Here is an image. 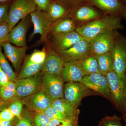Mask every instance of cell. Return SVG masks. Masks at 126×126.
<instances>
[{
  "label": "cell",
  "mask_w": 126,
  "mask_h": 126,
  "mask_svg": "<svg viewBox=\"0 0 126 126\" xmlns=\"http://www.w3.org/2000/svg\"><path fill=\"white\" fill-rule=\"evenodd\" d=\"M122 19L115 16L105 15L94 20L77 26L75 31L89 41L98 35L107 32L123 30Z\"/></svg>",
  "instance_id": "6da1fadb"
},
{
  "label": "cell",
  "mask_w": 126,
  "mask_h": 126,
  "mask_svg": "<svg viewBox=\"0 0 126 126\" xmlns=\"http://www.w3.org/2000/svg\"><path fill=\"white\" fill-rule=\"evenodd\" d=\"M36 10L33 0H14L10 6L6 23L12 29L20 21Z\"/></svg>",
  "instance_id": "7a4b0ae2"
},
{
  "label": "cell",
  "mask_w": 126,
  "mask_h": 126,
  "mask_svg": "<svg viewBox=\"0 0 126 126\" xmlns=\"http://www.w3.org/2000/svg\"><path fill=\"white\" fill-rule=\"evenodd\" d=\"M31 22L34 25V30L29 36V40L31 41L35 35H40V43L45 44L48 40L49 36L52 22L46 12L36 10L30 14Z\"/></svg>",
  "instance_id": "3957f363"
},
{
  "label": "cell",
  "mask_w": 126,
  "mask_h": 126,
  "mask_svg": "<svg viewBox=\"0 0 126 126\" xmlns=\"http://www.w3.org/2000/svg\"><path fill=\"white\" fill-rule=\"evenodd\" d=\"M113 69L122 78L126 75V37L117 32L112 52Z\"/></svg>",
  "instance_id": "277c9868"
},
{
  "label": "cell",
  "mask_w": 126,
  "mask_h": 126,
  "mask_svg": "<svg viewBox=\"0 0 126 126\" xmlns=\"http://www.w3.org/2000/svg\"><path fill=\"white\" fill-rule=\"evenodd\" d=\"M64 82L61 75H54L43 72L41 90L53 101L63 98Z\"/></svg>",
  "instance_id": "5b68a950"
},
{
  "label": "cell",
  "mask_w": 126,
  "mask_h": 126,
  "mask_svg": "<svg viewBox=\"0 0 126 126\" xmlns=\"http://www.w3.org/2000/svg\"><path fill=\"white\" fill-rule=\"evenodd\" d=\"M112 96V101L115 105L124 114V96L126 86V78H122L114 70L109 72L106 75Z\"/></svg>",
  "instance_id": "8992f818"
},
{
  "label": "cell",
  "mask_w": 126,
  "mask_h": 126,
  "mask_svg": "<svg viewBox=\"0 0 126 126\" xmlns=\"http://www.w3.org/2000/svg\"><path fill=\"white\" fill-rule=\"evenodd\" d=\"M99 9L105 15L117 16L126 21V6L121 0H84Z\"/></svg>",
  "instance_id": "52a82bcc"
},
{
  "label": "cell",
  "mask_w": 126,
  "mask_h": 126,
  "mask_svg": "<svg viewBox=\"0 0 126 126\" xmlns=\"http://www.w3.org/2000/svg\"><path fill=\"white\" fill-rule=\"evenodd\" d=\"M79 82L88 89H92L112 101L110 86L106 76L100 73L93 74L85 76Z\"/></svg>",
  "instance_id": "ba28073f"
},
{
  "label": "cell",
  "mask_w": 126,
  "mask_h": 126,
  "mask_svg": "<svg viewBox=\"0 0 126 126\" xmlns=\"http://www.w3.org/2000/svg\"><path fill=\"white\" fill-rule=\"evenodd\" d=\"M43 72L41 71L28 78L17 79L15 82L16 97L24 98L41 90Z\"/></svg>",
  "instance_id": "9c48e42d"
},
{
  "label": "cell",
  "mask_w": 126,
  "mask_h": 126,
  "mask_svg": "<svg viewBox=\"0 0 126 126\" xmlns=\"http://www.w3.org/2000/svg\"><path fill=\"white\" fill-rule=\"evenodd\" d=\"M88 4H84L82 3L70 9L69 17L74 20L77 26L105 15L102 12Z\"/></svg>",
  "instance_id": "30bf717a"
},
{
  "label": "cell",
  "mask_w": 126,
  "mask_h": 126,
  "mask_svg": "<svg viewBox=\"0 0 126 126\" xmlns=\"http://www.w3.org/2000/svg\"><path fill=\"white\" fill-rule=\"evenodd\" d=\"M58 54L64 62L66 63L82 60L93 54L90 41L85 39Z\"/></svg>",
  "instance_id": "8fae6325"
},
{
  "label": "cell",
  "mask_w": 126,
  "mask_h": 126,
  "mask_svg": "<svg viewBox=\"0 0 126 126\" xmlns=\"http://www.w3.org/2000/svg\"><path fill=\"white\" fill-rule=\"evenodd\" d=\"M117 30L100 34L90 41L92 53L94 55L112 52Z\"/></svg>",
  "instance_id": "7c38bea8"
},
{
  "label": "cell",
  "mask_w": 126,
  "mask_h": 126,
  "mask_svg": "<svg viewBox=\"0 0 126 126\" xmlns=\"http://www.w3.org/2000/svg\"><path fill=\"white\" fill-rule=\"evenodd\" d=\"M84 39L76 31L50 37L48 40L50 46L56 53L68 49L76 43Z\"/></svg>",
  "instance_id": "4fadbf2b"
},
{
  "label": "cell",
  "mask_w": 126,
  "mask_h": 126,
  "mask_svg": "<svg viewBox=\"0 0 126 126\" xmlns=\"http://www.w3.org/2000/svg\"><path fill=\"white\" fill-rule=\"evenodd\" d=\"M31 22L30 15L21 19L10 32L9 36V42L18 47L27 46L26 35Z\"/></svg>",
  "instance_id": "5bb4252c"
},
{
  "label": "cell",
  "mask_w": 126,
  "mask_h": 126,
  "mask_svg": "<svg viewBox=\"0 0 126 126\" xmlns=\"http://www.w3.org/2000/svg\"><path fill=\"white\" fill-rule=\"evenodd\" d=\"M1 46L4 50L5 56L11 62L16 73H18L25 57L27 46H15L9 41L3 43Z\"/></svg>",
  "instance_id": "9a60e30c"
},
{
  "label": "cell",
  "mask_w": 126,
  "mask_h": 126,
  "mask_svg": "<svg viewBox=\"0 0 126 126\" xmlns=\"http://www.w3.org/2000/svg\"><path fill=\"white\" fill-rule=\"evenodd\" d=\"M88 89L79 82L66 83L64 86L63 98L78 107L82 99L88 93Z\"/></svg>",
  "instance_id": "2e32d148"
},
{
  "label": "cell",
  "mask_w": 126,
  "mask_h": 126,
  "mask_svg": "<svg viewBox=\"0 0 126 126\" xmlns=\"http://www.w3.org/2000/svg\"><path fill=\"white\" fill-rule=\"evenodd\" d=\"M47 49V55L43 64L42 72L50 74L61 75L64 63L61 56L50 46L48 42L45 44Z\"/></svg>",
  "instance_id": "e0dca14e"
},
{
  "label": "cell",
  "mask_w": 126,
  "mask_h": 126,
  "mask_svg": "<svg viewBox=\"0 0 126 126\" xmlns=\"http://www.w3.org/2000/svg\"><path fill=\"white\" fill-rule=\"evenodd\" d=\"M21 101L28 108L36 112L45 110L51 106L52 102L41 90Z\"/></svg>",
  "instance_id": "ac0fdd59"
},
{
  "label": "cell",
  "mask_w": 126,
  "mask_h": 126,
  "mask_svg": "<svg viewBox=\"0 0 126 126\" xmlns=\"http://www.w3.org/2000/svg\"><path fill=\"white\" fill-rule=\"evenodd\" d=\"M64 83L80 82L86 75L78 61L64 62L61 72Z\"/></svg>",
  "instance_id": "d6986e66"
},
{
  "label": "cell",
  "mask_w": 126,
  "mask_h": 126,
  "mask_svg": "<svg viewBox=\"0 0 126 126\" xmlns=\"http://www.w3.org/2000/svg\"><path fill=\"white\" fill-rule=\"evenodd\" d=\"M51 106L65 115L69 120L78 125L79 115L80 113L78 107L72 105L64 98L52 101Z\"/></svg>",
  "instance_id": "ffe728a7"
},
{
  "label": "cell",
  "mask_w": 126,
  "mask_h": 126,
  "mask_svg": "<svg viewBox=\"0 0 126 126\" xmlns=\"http://www.w3.org/2000/svg\"><path fill=\"white\" fill-rule=\"evenodd\" d=\"M71 9L63 3L52 0L46 12L49 19L53 23L69 16Z\"/></svg>",
  "instance_id": "44dd1931"
},
{
  "label": "cell",
  "mask_w": 126,
  "mask_h": 126,
  "mask_svg": "<svg viewBox=\"0 0 126 126\" xmlns=\"http://www.w3.org/2000/svg\"><path fill=\"white\" fill-rule=\"evenodd\" d=\"M77 27L74 20L69 16L60 19L52 23L49 38L57 35L75 31Z\"/></svg>",
  "instance_id": "7402d4cb"
},
{
  "label": "cell",
  "mask_w": 126,
  "mask_h": 126,
  "mask_svg": "<svg viewBox=\"0 0 126 126\" xmlns=\"http://www.w3.org/2000/svg\"><path fill=\"white\" fill-rule=\"evenodd\" d=\"M94 55L98 61L101 74L106 76L109 72L114 70L112 52Z\"/></svg>",
  "instance_id": "603a6c76"
},
{
  "label": "cell",
  "mask_w": 126,
  "mask_h": 126,
  "mask_svg": "<svg viewBox=\"0 0 126 126\" xmlns=\"http://www.w3.org/2000/svg\"><path fill=\"white\" fill-rule=\"evenodd\" d=\"M86 76L94 73H100L98 63L93 54L86 58L78 61Z\"/></svg>",
  "instance_id": "cb8c5ba5"
},
{
  "label": "cell",
  "mask_w": 126,
  "mask_h": 126,
  "mask_svg": "<svg viewBox=\"0 0 126 126\" xmlns=\"http://www.w3.org/2000/svg\"><path fill=\"white\" fill-rule=\"evenodd\" d=\"M0 97L4 101L11 103L16 97L15 82L10 81L3 86H0Z\"/></svg>",
  "instance_id": "d4e9b609"
},
{
  "label": "cell",
  "mask_w": 126,
  "mask_h": 126,
  "mask_svg": "<svg viewBox=\"0 0 126 126\" xmlns=\"http://www.w3.org/2000/svg\"><path fill=\"white\" fill-rule=\"evenodd\" d=\"M46 55L47 49L45 46L41 50L34 49L32 53L27 56L23 65L43 64Z\"/></svg>",
  "instance_id": "484cf974"
},
{
  "label": "cell",
  "mask_w": 126,
  "mask_h": 126,
  "mask_svg": "<svg viewBox=\"0 0 126 126\" xmlns=\"http://www.w3.org/2000/svg\"><path fill=\"white\" fill-rule=\"evenodd\" d=\"M43 64L23 65L17 76V79L30 78L41 72Z\"/></svg>",
  "instance_id": "4316f807"
},
{
  "label": "cell",
  "mask_w": 126,
  "mask_h": 126,
  "mask_svg": "<svg viewBox=\"0 0 126 126\" xmlns=\"http://www.w3.org/2000/svg\"><path fill=\"white\" fill-rule=\"evenodd\" d=\"M2 50V47L0 46V65L8 75L10 81L15 82L17 80V75L10 65Z\"/></svg>",
  "instance_id": "83f0119b"
},
{
  "label": "cell",
  "mask_w": 126,
  "mask_h": 126,
  "mask_svg": "<svg viewBox=\"0 0 126 126\" xmlns=\"http://www.w3.org/2000/svg\"><path fill=\"white\" fill-rule=\"evenodd\" d=\"M121 120L122 118L116 115L107 116L99 122L98 126H123Z\"/></svg>",
  "instance_id": "f1b7e54d"
},
{
  "label": "cell",
  "mask_w": 126,
  "mask_h": 126,
  "mask_svg": "<svg viewBox=\"0 0 126 126\" xmlns=\"http://www.w3.org/2000/svg\"><path fill=\"white\" fill-rule=\"evenodd\" d=\"M23 104L21 100L16 99L9 104L7 107L15 117L20 119L22 117L21 113L23 110Z\"/></svg>",
  "instance_id": "f546056e"
},
{
  "label": "cell",
  "mask_w": 126,
  "mask_h": 126,
  "mask_svg": "<svg viewBox=\"0 0 126 126\" xmlns=\"http://www.w3.org/2000/svg\"><path fill=\"white\" fill-rule=\"evenodd\" d=\"M42 112L44 113L50 120L58 119L60 120H69L65 115L56 110L52 106H50Z\"/></svg>",
  "instance_id": "4dcf8cb0"
},
{
  "label": "cell",
  "mask_w": 126,
  "mask_h": 126,
  "mask_svg": "<svg viewBox=\"0 0 126 126\" xmlns=\"http://www.w3.org/2000/svg\"><path fill=\"white\" fill-rule=\"evenodd\" d=\"M12 1L0 4V25L7 22L8 13Z\"/></svg>",
  "instance_id": "1f68e13d"
},
{
  "label": "cell",
  "mask_w": 126,
  "mask_h": 126,
  "mask_svg": "<svg viewBox=\"0 0 126 126\" xmlns=\"http://www.w3.org/2000/svg\"><path fill=\"white\" fill-rule=\"evenodd\" d=\"M11 30L6 23L0 25V46L3 43L9 41V33Z\"/></svg>",
  "instance_id": "d6a6232c"
},
{
  "label": "cell",
  "mask_w": 126,
  "mask_h": 126,
  "mask_svg": "<svg viewBox=\"0 0 126 126\" xmlns=\"http://www.w3.org/2000/svg\"><path fill=\"white\" fill-rule=\"evenodd\" d=\"M50 119L44 113L37 112L34 117V122L36 126H48Z\"/></svg>",
  "instance_id": "836d02e7"
},
{
  "label": "cell",
  "mask_w": 126,
  "mask_h": 126,
  "mask_svg": "<svg viewBox=\"0 0 126 126\" xmlns=\"http://www.w3.org/2000/svg\"><path fill=\"white\" fill-rule=\"evenodd\" d=\"M36 10L46 12L52 0H33Z\"/></svg>",
  "instance_id": "e575fe53"
},
{
  "label": "cell",
  "mask_w": 126,
  "mask_h": 126,
  "mask_svg": "<svg viewBox=\"0 0 126 126\" xmlns=\"http://www.w3.org/2000/svg\"><path fill=\"white\" fill-rule=\"evenodd\" d=\"M15 117L8 107L4 109L0 113V121H13Z\"/></svg>",
  "instance_id": "d590c367"
},
{
  "label": "cell",
  "mask_w": 126,
  "mask_h": 126,
  "mask_svg": "<svg viewBox=\"0 0 126 126\" xmlns=\"http://www.w3.org/2000/svg\"><path fill=\"white\" fill-rule=\"evenodd\" d=\"M63 3L72 8L79 4L85 2L84 0H53Z\"/></svg>",
  "instance_id": "8d00e7d4"
},
{
  "label": "cell",
  "mask_w": 126,
  "mask_h": 126,
  "mask_svg": "<svg viewBox=\"0 0 126 126\" xmlns=\"http://www.w3.org/2000/svg\"><path fill=\"white\" fill-rule=\"evenodd\" d=\"M10 81L8 75L0 65V86H4Z\"/></svg>",
  "instance_id": "74e56055"
},
{
  "label": "cell",
  "mask_w": 126,
  "mask_h": 126,
  "mask_svg": "<svg viewBox=\"0 0 126 126\" xmlns=\"http://www.w3.org/2000/svg\"><path fill=\"white\" fill-rule=\"evenodd\" d=\"M15 126H33L31 120L27 117L24 116L19 119Z\"/></svg>",
  "instance_id": "f35d334b"
},
{
  "label": "cell",
  "mask_w": 126,
  "mask_h": 126,
  "mask_svg": "<svg viewBox=\"0 0 126 126\" xmlns=\"http://www.w3.org/2000/svg\"><path fill=\"white\" fill-rule=\"evenodd\" d=\"M70 121H71L68 120L51 119L48 126H64L67 123Z\"/></svg>",
  "instance_id": "ab89813d"
},
{
  "label": "cell",
  "mask_w": 126,
  "mask_h": 126,
  "mask_svg": "<svg viewBox=\"0 0 126 126\" xmlns=\"http://www.w3.org/2000/svg\"><path fill=\"white\" fill-rule=\"evenodd\" d=\"M10 103L4 101L0 97V113L3 109L7 107L9 104Z\"/></svg>",
  "instance_id": "60d3db41"
},
{
  "label": "cell",
  "mask_w": 126,
  "mask_h": 126,
  "mask_svg": "<svg viewBox=\"0 0 126 126\" xmlns=\"http://www.w3.org/2000/svg\"><path fill=\"white\" fill-rule=\"evenodd\" d=\"M14 120L0 121V126H14Z\"/></svg>",
  "instance_id": "b9f144b4"
},
{
  "label": "cell",
  "mask_w": 126,
  "mask_h": 126,
  "mask_svg": "<svg viewBox=\"0 0 126 126\" xmlns=\"http://www.w3.org/2000/svg\"><path fill=\"white\" fill-rule=\"evenodd\" d=\"M124 107H125V109H124V115L126 114V86H125V91H124Z\"/></svg>",
  "instance_id": "7bdbcfd3"
},
{
  "label": "cell",
  "mask_w": 126,
  "mask_h": 126,
  "mask_svg": "<svg viewBox=\"0 0 126 126\" xmlns=\"http://www.w3.org/2000/svg\"><path fill=\"white\" fill-rule=\"evenodd\" d=\"M64 126H78V125L70 121L67 123Z\"/></svg>",
  "instance_id": "ee69618b"
},
{
  "label": "cell",
  "mask_w": 126,
  "mask_h": 126,
  "mask_svg": "<svg viewBox=\"0 0 126 126\" xmlns=\"http://www.w3.org/2000/svg\"><path fill=\"white\" fill-rule=\"evenodd\" d=\"M12 0H0V4L4 3V2H8V1H12Z\"/></svg>",
  "instance_id": "f6af8a7d"
},
{
  "label": "cell",
  "mask_w": 126,
  "mask_h": 126,
  "mask_svg": "<svg viewBox=\"0 0 126 126\" xmlns=\"http://www.w3.org/2000/svg\"><path fill=\"white\" fill-rule=\"evenodd\" d=\"M123 121L125 123V125L126 126V114H124L123 117Z\"/></svg>",
  "instance_id": "bcb514c9"
},
{
  "label": "cell",
  "mask_w": 126,
  "mask_h": 126,
  "mask_svg": "<svg viewBox=\"0 0 126 126\" xmlns=\"http://www.w3.org/2000/svg\"><path fill=\"white\" fill-rule=\"evenodd\" d=\"M121 1L126 6V0H121Z\"/></svg>",
  "instance_id": "7dc6e473"
}]
</instances>
